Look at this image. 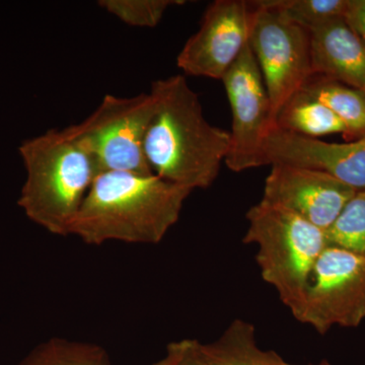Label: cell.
Segmentation results:
<instances>
[{
	"mask_svg": "<svg viewBox=\"0 0 365 365\" xmlns=\"http://www.w3.org/2000/svg\"><path fill=\"white\" fill-rule=\"evenodd\" d=\"M150 93L155 110L143 151L151 173L192 192L209 188L227 157L230 131L209 123L185 76L158 79Z\"/></svg>",
	"mask_w": 365,
	"mask_h": 365,
	"instance_id": "obj_1",
	"label": "cell"
},
{
	"mask_svg": "<svg viewBox=\"0 0 365 365\" xmlns=\"http://www.w3.org/2000/svg\"><path fill=\"white\" fill-rule=\"evenodd\" d=\"M191 190L155 174L98 175L69 228L91 246L106 242L158 244L181 215Z\"/></svg>",
	"mask_w": 365,
	"mask_h": 365,
	"instance_id": "obj_2",
	"label": "cell"
},
{
	"mask_svg": "<svg viewBox=\"0 0 365 365\" xmlns=\"http://www.w3.org/2000/svg\"><path fill=\"white\" fill-rule=\"evenodd\" d=\"M21 157L26 179L19 206L50 234L69 235V228L98 172L95 160L71 126L24 141Z\"/></svg>",
	"mask_w": 365,
	"mask_h": 365,
	"instance_id": "obj_3",
	"label": "cell"
},
{
	"mask_svg": "<svg viewBox=\"0 0 365 365\" xmlns=\"http://www.w3.org/2000/svg\"><path fill=\"white\" fill-rule=\"evenodd\" d=\"M242 242L257 248L262 279L297 317L317 261L328 247L326 232L287 209L261 200L246 215Z\"/></svg>",
	"mask_w": 365,
	"mask_h": 365,
	"instance_id": "obj_4",
	"label": "cell"
},
{
	"mask_svg": "<svg viewBox=\"0 0 365 365\" xmlns=\"http://www.w3.org/2000/svg\"><path fill=\"white\" fill-rule=\"evenodd\" d=\"M155 110L150 91L131 98L106 95L90 116L71 125L95 160L98 175L105 172L153 174L144 157L146 131Z\"/></svg>",
	"mask_w": 365,
	"mask_h": 365,
	"instance_id": "obj_5",
	"label": "cell"
},
{
	"mask_svg": "<svg viewBox=\"0 0 365 365\" xmlns=\"http://www.w3.org/2000/svg\"><path fill=\"white\" fill-rule=\"evenodd\" d=\"M253 9L250 47L260 69L275 124L278 112L313 76L309 33L277 11Z\"/></svg>",
	"mask_w": 365,
	"mask_h": 365,
	"instance_id": "obj_6",
	"label": "cell"
},
{
	"mask_svg": "<svg viewBox=\"0 0 365 365\" xmlns=\"http://www.w3.org/2000/svg\"><path fill=\"white\" fill-rule=\"evenodd\" d=\"M295 319L316 332L357 328L365 319V257L327 247L314 265Z\"/></svg>",
	"mask_w": 365,
	"mask_h": 365,
	"instance_id": "obj_7",
	"label": "cell"
},
{
	"mask_svg": "<svg viewBox=\"0 0 365 365\" xmlns=\"http://www.w3.org/2000/svg\"><path fill=\"white\" fill-rule=\"evenodd\" d=\"M232 109L225 165L235 173L263 167V143L274 126L272 107L250 43L222 79Z\"/></svg>",
	"mask_w": 365,
	"mask_h": 365,
	"instance_id": "obj_8",
	"label": "cell"
},
{
	"mask_svg": "<svg viewBox=\"0 0 365 365\" xmlns=\"http://www.w3.org/2000/svg\"><path fill=\"white\" fill-rule=\"evenodd\" d=\"M252 18L250 1H213L178 55V67L185 76L222 81L249 44Z\"/></svg>",
	"mask_w": 365,
	"mask_h": 365,
	"instance_id": "obj_9",
	"label": "cell"
},
{
	"mask_svg": "<svg viewBox=\"0 0 365 365\" xmlns=\"http://www.w3.org/2000/svg\"><path fill=\"white\" fill-rule=\"evenodd\" d=\"M356 192L325 173L274 165L266 178L262 200L287 209L326 232Z\"/></svg>",
	"mask_w": 365,
	"mask_h": 365,
	"instance_id": "obj_10",
	"label": "cell"
},
{
	"mask_svg": "<svg viewBox=\"0 0 365 365\" xmlns=\"http://www.w3.org/2000/svg\"><path fill=\"white\" fill-rule=\"evenodd\" d=\"M263 165L318 170L348 186L365 191V137L331 143L274 126L263 143Z\"/></svg>",
	"mask_w": 365,
	"mask_h": 365,
	"instance_id": "obj_11",
	"label": "cell"
},
{
	"mask_svg": "<svg viewBox=\"0 0 365 365\" xmlns=\"http://www.w3.org/2000/svg\"><path fill=\"white\" fill-rule=\"evenodd\" d=\"M309 33L313 76L365 93V43L345 19L329 21Z\"/></svg>",
	"mask_w": 365,
	"mask_h": 365,
	"instance_id": "obj_12",
	"label": "cell"
},
{
	"mask_svg": "<svg viewBox=\"0 0 365 365\" xmlns=\"http://www.w3.org/2000/svg\"><path fill=\"white\" fill-rule=\"evenodd\" d=\"M207 365H285L278 353L262 349L251 322L235 319L217 339L201 343Z\"/></svg>",
	"mask_w": 365,
	"mask_h": 365,
	"instance_id": "obj_13",
	"label": "cell"
},
{
	"mask_svg": "<svg viewBox=\"0 0 365 365\" xmlns=\"http://www.w3.org/2000/svg\"><path fill=\"white\" fill-rule=\"evenodd\" d=\"M304 95L326 106L347 127L349 141L365 137V93L338 81L313 76L300 88Z\"/></svg>",
	"mask_w": 365,
	"mask_h": 365,
	"instance_id": "obj_14",
	"label": "cell"
},
{
	"mask_svg": "<svg viewBox=\"0 0 365 365\" xmlns=\"http://www.w3.org/2000/svg\"><path fill=\"white\" fill-rule=\"evenodd\" d=\"M275 126L299 135L318 138L341 134L349 140L347 127L330 109L302 91L281 108L275 118Z\"/></svg>",
	"mask_w": 365,
	"mask_h": 365,
	"instance_id": "obj_15",
	"label": "cell"
},
{
	"mask_svg": "<svg viewBox=\"0 0 365 365\" xmlns=\"http://www.w3.org/2000/svg\"><path fill=\"white\" fill-rule=\"evenodd\" d=\"M19 365H112L102 346L52 338L35 348Z\"/></svg>",
	"mask_w": 365,
	"mask_h": 365,
	"instance_id": "obj_16",
	"label": "cell"
},
{
	"mask_svg": "<svg viewBox=\"0 0 365 365\" xmlns=\"http://www.w3.org/2000/svg\"><path fill=\"white\" fill-rule=\"evenodd\" d=\"M257 6L277 11L283 18L311 32L337 19H345L349 0H258Z\"/></svg>",
	"mask_w": 365,
	"mask_h": 365,
	"instance_id": "obj_17",
	"label": "cell"
},
{
	"mask_svg": "<svg viewBox=\"0 0 365 365\" xmlns=\"http://www.w3.org/2000/svg\"><path fill=\"white\" fill-rule=\"evenodd\" d=\"M327 245L365 257V191L356 192L326 230Z\"/></svg>",
	"mask_w": 365,
	"mask_h": 365,
	"instance_id": "obj_18",
	"label": "cell"
},
{
	"mask_svg": "<svg viewBox=\"0 0 365 365\" xmlns=\"http://www.w3.org/2000/svg\"><path fill=\"white\" fill-rule=\"evenodd\" d=\"M185 4L180 0H100L98 6L126 25L155 28L165 11L173 6Z\"/></svg>",
	"mask_w": 365,
	"mask_h": 365,
	"instance_id": "obj_19",
	"label": "cell"
},
{
	"mask_svg": "<svg viewBox=\"0 0 365 365\" xmlns=\"http://www.w3.org/2000/svg\"><path fill=\"white\" fill-rule=\"evenodd\" d=\"M153 365H207L196 339L174 341L167 346L165 354Z\"/></svg>",
	"mask_w": 365,
	"mask_h": 365,
	"instance_id": "obj_20",
	"label": "cell"
},
{
	"mask_svg": "<svg viewBox=\"0 0 365 365\" xmlns=\"http://www.w3.org/2000/svg\"><path fill=\"white\" fill-rule=\"evenodd\" d=\"M345 20L365 43V0H349Z\"/></svg>",
	"mask_w": 365,
	"mask_h": 365,
	"instance_id": "obj_21",
	"label": "cell"
},
{
	"mask_svg": "<svg viewBox=\"0 0 365 365\" xmlns=\"http://www.w3.org/2000/svg\"><path fill=\"white\" fill-rule=\"evenodd\" d=\"M285 365H297V364H285ZM307 365H333L331 364L330 362L327 361V360H323V361L319 362V364H307Z\"/></svg>",
	"mask_w": 365,
	"mask_h": 365,
	"instance_id": "obj_22",
	"label": "cell"
}]
</instances>
